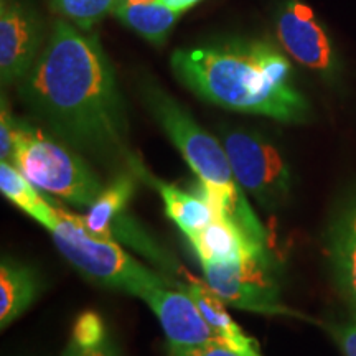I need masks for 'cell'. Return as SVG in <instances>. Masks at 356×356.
<instances>
[{"mask_svg":"<svg viewBox=\"0 0 356 356\" xmlns=\"http://www.w3.org/2000/svg\"><path fill=\"white\" fill-rule=\"evenodd\" d=\"M19 96L40 126L109 180L132 172L144 181L149 170L131 147L126 101L96 35L65 19L53 22L38 60L19 83Z\"/></svg>","mask_w":356,"mask_h":356,"instance_id":"obj_1","label":"cell"},{"mask_svg":"<svg viewBox=\"0 0 356 356\" xmlns=\"http://www.w3.org/2000/svg\"><path fill=\"white\" fill-rule=\"evenodd\" d=\"M175 78L200 99L234 113L307 124L312 106L293 83L289 58L266 40L234 38L180 48L170 56Z\"/></svg>","mask_w":356,"mask_h":356,"instance_id":"obj_2","label":"cell"},{"mask_svg":"<svg viewBox=\"0 0 356 356\" xmlns=\"http://www.w3.org/2000/svg\"><path fill=\"white\" fill-rule=\"evenodd\" d=\"M140 91L152 118L198 177L197 193L207 198L216 213L234 222L249 241L267 249L264 226L249 204L248 193L236 180L221 142L204 131L197 119L157 83L147 79Z\"/></svg>","mask_w":356,"mask_h":356,"instance_id":"obj_3","label":"cell"},{"mask_svg":"<svg viewBox=\"0 0 356 356\" xmlns=\"http://www.w3.org/2000/svg\"><path fill=\"white\" fill-rule=\"evenodd\" d=\"M10 163L38 190L78 208L91 207L109 181L81 154L26 119L15 121Z\"/></svg>","mask_w":356,"mask_h":356,"instance_id":"obj_4","label":"cell"},{"mask_svg":"<svg viewBox=\"0 0 356 356\" xmlns=\"http://www.w3.org/2000/svg\"><path fill=\"white\" fill-rule=\"evenodd\" d=\"M50 233L65 259L84 277L101 286L122 291L139 299L152 289L177 287L178 280H168L147 269L114 239L89 233L79 221V215H73L61 207H58V222Z\"/></svg>","mask_w":356,"mask_h":356,"instance_id":"obj_5","label":"cell"},{"mask_svg":"<svg viewBox=\"0 0 356 356\" xmlns=\"http://www.w3.org/2000/svg\"><path fill=\"white\" fill-rule=\"evenodd\" d=\"M221 144L236 180L249 197L267 211L286 207L293 175L282 150L273 140L249 129L228 127L221 132Z\"/></svg>","mask_w":356,"mask_h":356,"instance_id":"obj_6","label":"cell"},{"mask_svg":"<svg viewBox=\"0 0 356 356\" xmlns=\"http://www.w3.org/2000/svg\"><path fill=\"white\" fill-rule=\"evenodd\" d=\"M202 269L207 286L226 305L262 315H286L310 320L300 312L282 304L270 254L252 256L233 264H202Z\"/></svg>","mask_w":356,"mask_h":356,"instance_id":"obj_7","label":"cell"},{"mask_svg":"<svg viewBox=\"0 0 356 356\" xmlns=\"http://www.w3.org/2000/svg\"><path fill=\"white\" fill-rule=\"evenodd\" d=\"M139 180L140 178L132 172H122L111 178L96 202L88 208L86 215H79V221L89 233L118 243H127L160 269L175 273L180 269L175 257L126 211Z\"/></svg>","mask_w":356,"mask_h":356,"instance_id":"obj_8","label":"cell"},{"mask_svg":"<svg viewBox=\"0 0 356 356\" xmlns=\"http://www.w3.org/2000/svg\"><path fill=\"white\" fill-rule=\"evenodd\" d=\"M280 47L297 63L330 86H340L343 66L333 40L314 8L302 0H286L275 17Z\"/></svg>","mask_w":356,"mask_h":356,"instance_id":"obj_9","label":"cell"},{"mask_svg":"<svg viewBox=\"0 0 356 356\" xmlns=\"http://www.w3.org/2000/svg\"><path fill=\"white\" fill-rule=\"evenodd\" d=\"M44 24L26 0H0V83H20L47 43Z\"/></svg>","mask_w":356,"mask_h":356,"instance_id":"obj_10","label":"cell"},{"mask_svg":"<svg viewBox=\"0 0 356 356\" xmlns=\"http://www.w3.org/2000/svg\"><path fill=\"white\" fill-rule=\"evenodd\" d=\"M323 254L333 287L356 320V181L333 204L323 234Z\"/></svg>","mask_w":356,"mask_h":356,"instance_id":"obj_11","label":"cell"},{"mask_svg":"<svg viewBox=\"0 0 356 356\" xmlns=\"http://www.w3.org/2000/svg\"><path fill=\"white\" fill-rule=\"evenodd\" d=\"M142 300L157 315L170 346L220 345V335L184 289L157 287L145 292Z\"/></svg>","mask_w":356,"mask_h":356,"instance_id":"obj_12","label":"cell"},{"mask_svg":"<svg viewBox=\"0 0 356 356\" xmlns=\"http://www.w3.org/2000/svg\"><path fill=\"white\" fill-rule=\"evenodd\" d=\"M197 254L200 264H233L252 256L270 254L269 249L249 241L234 222L216 213L207 228L186 238Z\"/></svg>","mask_w":356,"mask_h":356,"instance_id":"obj_13","label":"cell"},{"mask_svg":"<svg viewBox=\"0 0 356 356\" xmlns=\"http://www.w3.org/2000/svg\"><path fill=\"white\" fill-rule=\"evenodd\" d=\"M42 282L37 270L24 262L3 257L0 264V327L8 325L24 315L37 300Z\"/></svg>","mask_w":356,"mask_h":356,"instance_id":"obj_14","label":"cell"},{"mask_svg":"<svg viewBox=\"0 0 356 356\" xmlns=\"http://www.w3.org/2000/svg\"><path fill=\"white\" fill-rule=\"evenodd\" d=\"M178 287L184 289L190 297L197 302L200 312L207 322L215 328L220 335V345L236 351L241 356H262L259 345L252 337L246 335V332L229 317L226 304L208 286L200 284H181Z\"/></svg>","mask_w":356,"mask_h":356,"instance_id":"obj_15","label":"cell"},{"mask_svg":"<svg viewBox=\"0 0 356 356\" xmlns=\"http://www.w3.org/2000/svg\"><path fill=\"white\" fill-rule=\"evenodd\" d=\"M181 13L160 0H119L114 8L115 19L155 47L165 43Z\"/></svg>","mask_w":356,"mask_h":356,"instance_id":"obj_16","label":"cell"},{"mask_svg":"<svg viewBox=\"0 0 356 356\" xmlns=\"http://www.w3.org/2000/svg\"><path fill=\"white\" fill-rule=\"evenodd\" d=\"M144 181L159 191L163 204H165L167 216L175 222L186 238L197 234L198 231L207 228L215 220V208L200 193L191 195L188 191L177 188V186L155 178L150 172L145 175Z\"/></svg>","mask_w":356,"mask_h":356,"instance_id":"obj_17","label":"cell"},{"mask_svg":"<svg viewBox=\"0 0 356 356\" xmlns=\"http://www.w3.org/2000/svg\"><path fill=\"white\" fill-rule=\"evenodd\" d=\"M0 191L8 202L51 231L58 222V204L47 202L38 188L10 162L0 163Z\"/></svg>","mask_w":356,"mask_h":356,"instance_id":"obj_18","label":"cell"},{"mask_svg":"<svg viewBox=\"0 0 356 356\" xmlns=\"http://www.w3.org/2000/svg\"><path fill=\"white\" fill-rule=\"evenodd\" d=\"M61 356H119V353L99 315L84 312L74 322Z\"/></svg>","mask_w":356,"mask_h":356,"instance_id":"obj_19","label":"cell"},{"mask_svg":"<svg viewBox=\"0 0 356 356\" xmlns=\"http://www.w3.org/2000/svg\"><path fill=\"white\" fill-rule=\"evenodd\" d=\"M119 0H50L53 10L60 13L61 19L76 25L83 32H89L96 24L104 20Z\"/></svg>","mask_w":356,"mask_h":356,"instance_id":"obj_20","label":"cell"},{"mask_svg":"<svg viewBox=\"0 0 356 356\" xmlns=\"http://www.w3.org/2000/svg\"><path fill=\"white\" fill-rule=\"evenodd\" d=\"M17 118L12 114L6 95H2L0 104V157L3 162H10L13 152V131H15Z\"/></svg>","mask_w":356,"mask_h":356,"instance_id":"obj_21","label":"cell"},{"mask_svg":"<svg viewBox=\"0 0 356 356\" xmlns=\"http://www.w3.org/2000/svg\"><path fill=\"white\" fill-rule=\"evenodd\" d=\"M328 332L343 356H356V320L345 323H332Z\"/></svg>","mask_w":356,"mask_h":356,"instance_id":"obj_22","label":"cell"},{"mask_svg":"<svg viewBox=\"0 0 356 356\" xmlns=\"http://www.w3.org/2000/svg\"><path fill=\"white\" fill-rule=\"evenodd\" d=\"M170 356H241L236 351L226 348L221 345H207V346H170Z\"/></svg>","mask_w":356,"mask_h":356,"instance_id":"obj_23","label":"cell"},{"mask_svg":"<svg viewBox=\"0 0 356 356\" xmlns=\"http://www.w3.org/2000/svg\"><path fill=\"white\" fill-rule=\"evenodd\" d=\"M149 2H155V0H149Z\"/></svg>","mask_w":356,"mask_h":356,"instance_id":"obj_24","label":"cell"}]
</instances>
